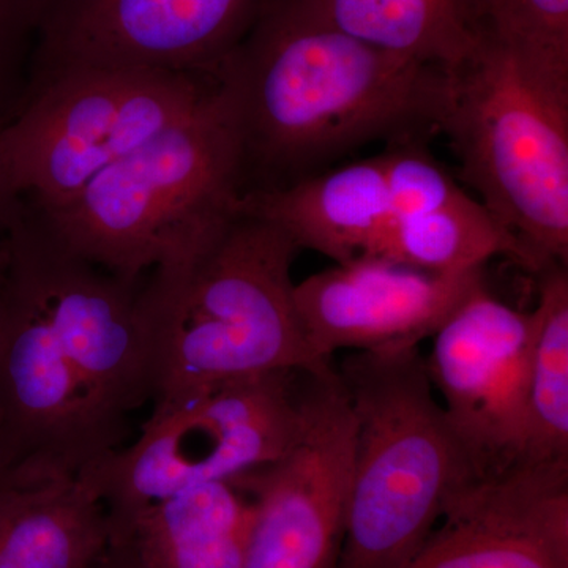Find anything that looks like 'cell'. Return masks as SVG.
Returning a JSON list of instances; mask_svg holds the SVG:
<instances>
[{"label":"cell","mask_w":568,"mask_h":568,"mask_svg":"<svg viewBox=\"0 0 568 568\" xmlns=\"http://www.w3.org/2000/svg\"><path fill=\"white\" fill-rule=\"evenodd\" d=\"M7 473H9V470L3 469V467H2V466H0V481H2V480H3V478H6Z\"/></svg>","instance_id":"24"},{"label":"cell","mask_w":568,"mask_h":568,"mask_svg":"<svg viewBox=\"0 0 568 568\" xmlns=\"http://www.w3.org/2000/svg\"><path fill=\"white\" fill-rule=\"evenodd\" d=\"M22 204H24V200L11 183L6 164L0 156V237L10 230L11 224L18 219Z\"/></svg>","instance_id":"22"},{"label":"cell","mask_w":568,"mask_h":568,"mask_svg":"<svg viewBox=\"0 0 568 568\" xmlns=\"http://www.w3.org/2000/svg\"><path fill=\"white\" fill-rule=\"evenodd\" d=\"M257 6L260 0H39L29 88L74 67L213 77Z\"/></svg>","instance_id":"9"},{"label":"cell","mask_w":568,"mask_h":568,"mask_svg":"<svg viewBox=\"0 0 568 568\" xmlns=\"http://www.w3.org/2000/svg\"><path fill=\"white\" fill-rule=\"evenodd\" d=\"M110 544L108 508L82 474L0 481V568H92Z\"/></svg>","instance_id":"14"},{"label":"cell","mask_w":568,"mask_h":568,"mask_svg":"<svg viewBox=\"0 0 568 568\" xmlns=\"http://www.w3.org/2000/svg\"><path fill=\"white\" fill-rule=\"evenodd\" d=\"M254 511L244 478L211 481L144 508L111 541L141 568H244Z\"/></svg>","instance_id":"15"},{"label":"cell","mask_w":568,"mask_h":568,"mask_svg":"<svg viewBox=\"0 0 568 568\" xmlns=\"http://www.w3.org/2000/svg\"><path fill=\"white\" fill-rule=\"evenodd\" d=\"M302 422L286 454L246 473L256 511L244 568H336L345 534L354 416L336 366L302 375Z\"/></svg>","instance_id":"8"},{"label":"cell","mask_w":568,"mask_h":568,"mask_svg":"<svg viewBox=\"0 0 568 568\" xmlns=\"http://www.w3.org/2000/svg\"><path fill=\"white\" fill-rule=\"evenodd\" d=\"M92 568H141L132 551L122 544L111 541L103 558Z\"/></svg>","instance_id":"23"},{"label":"cell","mask_w":568,"mask_h":568,"mask_svg":"<svg viewBox=\"0 0 568 568\" xmlns=\"http://www.w3.org/2000/svg\"><path fill=\"white\" fill-rule=\"evenodd\" d=\"M241 151L222 93L104 168L54 207H37L70 248L140 282L207 242L242 196ZM33 204V203H32Z\"/></svg>","instance_id":"4"},{"label":"cell","mask_w":568,"mask_h":568,"mask_svg":"<svg viewBox=\"0 0 568 568\" xmlns=\"http://www.w3.org/2000/svg\"><path fill=\"white\" fill-rule=\"evenodd\" d=\"M436 129L463 178L518 239L532 272L568 263V81L548 77L491 37L444 70Z\"/></svg>","instance_id":"5"},{"label":"cell","mask_w":568,"mask_h":568,"mask_svg":"<svg viewBox=\"0 0 568 568\" xmlns=\"http://www.w3.org/2000/svg\"><path fill=\"white\" fill-rule=\"evenodd\" d=\"M402 568H568V465L469 485Z\"/></svg>","instance_id":"12"},{"label":"cell","mask_w":568,"mask_h":568,"mask_svg":"<svg viewBox=\"0 0 568 568\" xmlns=\"http://www.w3.org/2000/svg\"><path fill=\"white\" fill-rule=\"evenodd\" d=\"M532 331L484 280L432 336L429 379L480 478L525 465Z\"/></svg>","instance_id":"10"},{"label":"cell","mask_w":568,"mask_h":568,"mask_svg":"<svg viewBox=\"0 0 568 568\" xmlns=\"http://www.w3.org/2000/svg\"><path fill=\"white\" fill-rule=\"evenodd\" d=\"M383 159L392 220L435 211L465 192L413 138L394 141Z\"/></svg>","instance_id":"20"},{"label":"cell","mask_w":568,"mask_h":568,"mask_svg":"<svg viewBox=\"0 0 568 568\" xmlns=\"http://www.w3.org/2000/svg\"><path fill=\"white\" fill-rule=\"evenodd\" d=\"M444 70L354 39L315 0H260L216 67L242 194L282 189L366 142L436 129Z\"/></svg>","instance_id":"1"},{"label":"cell","mask_w":568,"mask_h":568,"mask_svg":"<svg viewBox=\"0 0 568 568\" xmlns=\"http://www.w3.org/2000/svg\"><path fill=\"white\" fill-rule=\"evenodd\" d=\"M301 252L282 227L237 211L189 256L151 272L138 308L152 403L278 372L321 373L295 305Z\"/></svg>","instance_id":"2"},{"label":"cell","mask_w":568,"mask_h":568,"mask_svg":"<svg viewBox=\"0 0 568 568\" xmlns=\"http://www.w3.org/2000/svg\"><path fill=\"white\" fill-rule=\"evenodd\" d=\"M304 373H268L153 402L133 444L80 473L108 508L111 536L168 497L282 458L301 429Z\"/></svg>","instance_id":"7"},{"label":"cell","mask_w":568,"mask_h":568,"mask_svg":"<svg viewBox=\"0 0 568 568\" xmlns=\"http://www.w3.org/2000/svg\"><path fill=\"white\" fill-rule=\"evenodd\" d=\"M534 310L525 465H568V272L540 274Z\"/></svg>","instance_id":"18"},{"label":"cell","mask_w":568,"mask_h":568,"mask_svg":"<svg viewBox=\"0 0 568 568\" xmlns=\"http://www.w3.org/2000/svg\"><path fill=\"white\" fill-rule=\"evenodd\" d=\"M477 32L568 81V0H466Z\"/></svg>","instance_id":"19"},{"label":"cell","mask_w":568,"mask_h":568,"mask_svg":"<svg viewBox=\"0 0 568 568\" xmlns=\"http://www.w3.org/2000/svg\"><path fill=\"white\" fill-rule=\"evenodd\" d=\"M39 37V0H0V130L21 110Z\"/></svg>","instance_id":"21"},{"label":"cell","mask_w":568,"mask_h":568,"mask_svg":"<svg viewBox=\"0 0 568 568\" xmlns=\"http://www.w3.org/2000/svg\"><path fill=\"white\" fill-rule=\"evenodd\" d=\"M211 74L74 67L29 88L18 114L0 130V156L24 200H69L104 168L200 111Z\"/></svg>","instance_id":"6"},{"label":"cell","mask_w":568,"mask_h":568,"mask_svg":"<svg viewBox=\"0 0 568 568\" xmlns=\"http://www.w3.org/2000/svg\"><path fill=\"white\" fill-rule=\"evenodd\" d=\"M484 268L437 275L377 256H361L295 284L310 347L323 362L338 351L406 349L432 338L478 283Z\"/></svg>","instance_id":"11"},{"label":"cell","mask_w":568,"mask_h":568,"mask_svg":"<svg viewBox=\"0 0 568 568\" xmlns=\"http://www.w3.org/2000/svg\"><path fill=\"white\" fill-rule=\"evenodd\" d=\"M369 256L437 275L477 271L496 256L532 271L518 239L466 192L435 211L390 220Z\"/></svg>","instance_id":"16"},{"label":"cell","mask_w":568,"mask_h":568,"mask_svg":"<svg viewBox=\"0 0 568 568\" xmlns=\"http://www.w3.org/2000/svg\"><path fill=\"white\" fill-rule=\"evenodd\" d=\"M237 211L276 224L298 248L336 264L369 256L392 220L383 155L244 193Z\"/></svg>","instance_id":"13"},{"label":"cell","mask_w":568,"mask_h":568,"mask_svg":"<svg viewBox=\"0 0 568 568\" xmlns=\"http://www.w3.org/2000/svg\"><path fill=\"white\" fill-rule=\"evenodd\" d=\"M327 20L379 50L448 70L477 43L466 0H315Z\"/></svg>","instance_id":"17"},{"label":"cell","mask_w":568,"mask_h":568,"mask_svg":"<svg viewBox=\"0 0 568 568\" xmlns=\"http://www.w3.org/2000/svg\"><path fill=\"white\" fill-rule=\"evenodd\" d=\"M336 372L355 426L336 568H402L448 504L481 478L436 398L418 346L349 353Z\"/></svg>","instance_id":"3"}]
</instances>
